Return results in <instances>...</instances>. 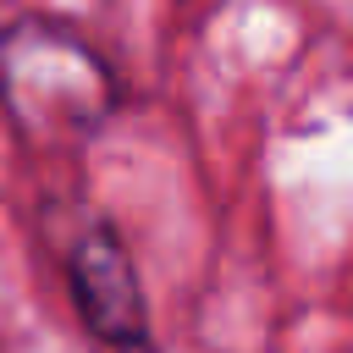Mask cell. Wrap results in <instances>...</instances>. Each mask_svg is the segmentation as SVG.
Instances as JSON below:
<instances>
[{"label":"cell","mask_w":353,"mask_h":353,"mask_svg":"<svg viewBox=\"0 0 353 353\" xmlns=\"http://www.w3.org/2000/svg\"><path fill=\"white\" fill-rule=\"evenodd\" d=\"M66 276H72L77 309H83V320H88L94 336H105L110 347H143V336H149L143 287L132 276L127 248L110 232H83L77 248H72Z\"/></svg>","instance_id":"2"},{"label":"cell","mask_w":353,"mask_h":353,"mask_svg":"<svg viewBox=\"0 0 353 353\" xmlns=\"http://www.w3.org/2000/svg\"><path fill=\"white\" fill-rule=\"evenodd\" d=\"M0 94L28 127H61L94 116V99H105L99 66L77 50V39H61L55 28H17L0 44Z\"/></svg>","instance_id":"1"}]
</instances>
